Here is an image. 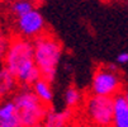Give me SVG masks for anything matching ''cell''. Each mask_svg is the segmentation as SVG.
I'll return each instance as SVG.
<instances>
[{"label": "cell", "mask_w": 128, "mask_h": 127, "mask_svg": "<svg viewBox=\"0 0 128 127\" xmlns=\"http://www.w3.org/2000/svg\"><path fill=\"white\" fill-rule=\"evenodd\" d=\"M4 64L23 86H32L42 79L41 71L34 61L33 42L27 38L15 37L12 40Z\"/></svg>", "instance_id": "obj_1"}, {"label": "cell", "mask_w": 128, "mask_h": 127, "mask_svg": "<svg viewBox=\"0 0 128 127\" xmlns=\"http://www.w3.org/2000/svg\"><path fill=\"white\" fill-rule=\"evenodd\" d=\"M34 61L41 71L42 79L52 83L56 78L57 66L62 57V45L51 33H43L33 40Z\"/></svg>", "instance_id": "obj_2"}, {"label": "cell", "mask_w": 128, "mask_h": 127, "mask_svg": "<svg viewBox=\"0 0 128 127\" xmlns=\"http://www.w3.org/2000/svg\"><path fill=\"white\" fill-rule=\"evenodd\" d=\"M13 100L16 105L22 127H33L41 124L48 108L36 95L30 86H23L14 94Z\"/></svg>", "instance_id": "obj_3"}, {"label": "cell", "mask_w": 128, "mask_h": 127, "mask_svg": "<svg viewBox=\"0 0 128 127\" xmlns=\"http://www.w3.org/2000/svg\"><path fill=\"white\" fill-rule=\"evenodd\" d=\"M122 89V78L116 66H99L93 74L91 92L95 95L116 98Z\"/></svg>", "instance_id": "obj_4"}, {"label": "cell", "mask_w": 128, "mask_h": 127, "mask_svg": "<svg viewBox=\"0 0 128 127\" xmlns=\"http://www.w3.org/2000/svg\"><path fill=\"white\" fill-rule=\"evenodd\" d=\"M88 118L96 127H112L114 118V98L91 94L85 103Z\"/></svg>", "instance_id": "obj_5"}, {"label": "cell", "mask_w": 128, "mask_h": 127, "mask_svg": "<svg viewBox=\"0 0 128 127\" xmlns=\"http://www.w3.org/2000/svg\"><path fill=\"white\" fill-rule=\"evenodd\" d=\"M16 28L23 38L36 40L43 33H46V22L43 15L37 9H34L18 18Z\"/></svg>", "instance_id": "obj_6"}, {"label": "cell", "mask_w": 128, "mask_h": 127, "mask_svg": "<svg viewBox=\"0 0 128 127\" xmlns=\"http://www.w3.org/2000/svg\"><path fill=\"white\" fill-rule=\"evenodd\" d=\"M0 127H22L19 113L13 99L0 104Z\"/></svg>", "instance_id": "obj_7"}, {"label": "cell", "mask_w": 128, "mask_h": 127, "mask_svg": "<svg viewBox=\"0 0 128 127\" xmlns=\"http://www.w3.org/2000/svg\"><path fill=\"white\" fill-rule=\"evenodd\" d=\"M71 118H72V113L68 108H66L64 111H56L50 107L42 123L43 127H66Z\"/></svg>", "instance_id": "obj_8"}, {"label": "cell", "mask_w": 128, "mask_h": 127, "mask_svg": "<svg viewBox=\"0 0 128 127\" xmlns=\"http://www.w3.org/2000/svg\"><path fill=\"white\" fill-rule=\"evenodd\" d=\"M112 127H128V105L123 94L114 98V118Z\"/></svg>", "instance_id": "obj_9"}, {"label": "cell", "mask_w": 128, "mask_h": 127, "mask_svg": "<svg viewBox=\"0 0 128 127\" xmlns=\"http://www.w3.org/2000/svg\"><path fill=\"white\" fill-rule=\"evenodd\" d=\"M16 79L12 72L4 66L0 67V100L6 98L16 85Z\"/></svg>", "instance_id": "obj_10"}, {"label": "cell", "mask_w": 128, "mask_h": 127, "mask_svg": "<svg viewBox=\"0 0 128 127\" xmlns=\"http://www.w3.org/2000/svg\"><path fill=\"white\" fill-rule=\"evenodd\" d=\"M32 89L43 104L48 105V104L52 103L53 92H52V88H51V83H48L44 79H40L37 83H34L32 85Z\"/></svg>", "instance_id": "obj_11"}, {"label": "cell", "mask_w": 128, "mask_h": 127, "mask_svg": "<svg viewBox=\"0 0 128 127\" xmlns=\"http://www.w3.org/2000/svg\"><path fill=\"white\" fill-rule=\"evenodd\" d=\"M82 97H81V92L75 88V86H68L65 92V104L68 109L75 108L79 105V103L81 102Z\"/></svg>", "instance_id": "obj_12"}, {"label": "cell", "mask_w": 128, "mask_h": 127, "mask_svg": "<svg viewBox=\"0 0 128 127\" xmlns=\"http://www.w3.org/2000/svg\"><path fill=\"white\" fill-rule=\"evenodd\" d=\"M34 10V5L30 0H15L12 4V12L19 18L29 12Z\"/></svg>", "instance_id": "obj_13"}, {"label": "cell", "mask_w": 128, "mask_h": 127, "mask_svg": "<svg viewBox=\"0 0 128 127\" xmlns=\"http://www.w3.org/2000/svg\"><path fill=\"white\" fill-rule=\"evenodd\" d=\"M10 42H12V40H9L5 34L0 33V61L5 60L9 46H10Z\"/></svg>", "instance_id": "obj_14"}, {"label": "cell", "mask_w": 128, "mask_h": 127, "mask_svg": "<svg viewBox=\"0 0 128 127\" xmlns=\"http://www.w3.org/2000/svg\"><path fill=\"white\" fill-rule=\"evenodd\" d=\"M117 62L122 64V65L128 64V52H120L119 55L117 56Z\"/></svg>", "instance_id": "obj_15"}, {"label": "cell", "mask_w": 128, "mask_h": 127, "mask_svg": "<svg viewBox=\"0 0 128 127\" xmlns=\"http://www.w3.org/2000/svg\"><path fill=\"white\" fill-rule=\"evenodd\" d=\"M123 95H124V100H126V103L128 105V90H126V92L123 93Z\"/></svg>", "instance_id": "obj_16"}, {"label": "cell", "mask_w": 128, "mask_h": 127, "mask_svg": "<svg viewBox=\"0 0 128 127\" xmlns=\"http://www.w3.org/2000/svg\"><path fill=\"white\" fill-rule=\"evenodd\" d=\"M33 127H43V124L41 123V124H36V126H33Z\"/></svg>", "instance_id": "obj_17"}, {"label": "cell", "mask_w": 128, "mask_h": 127, "mask_svg": "<svg viewBox=\"0 0 128 127\" xmlns=\"http://www.w3.org/2000/svg\"><path fill=\"white\" fill-rule=\"evenodd\" d=\"M117 2H123V0H117Z\"/></svg>", "instance_id": "obj_18"}]
</instances>
